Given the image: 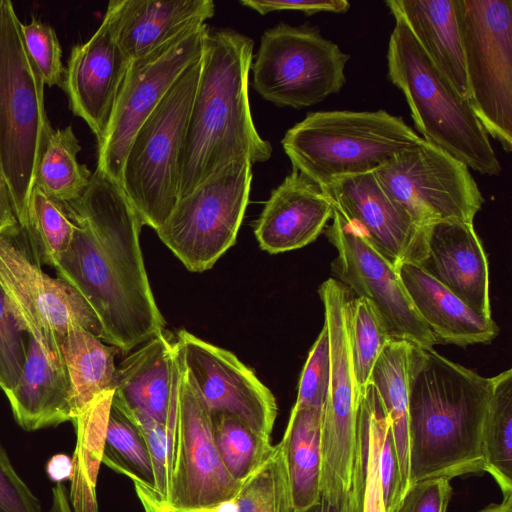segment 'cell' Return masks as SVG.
Instances as JSON below:
<instances>
[{
  "mask_svg": "<svg viewBox=\"0 0 512 512\" xmlns=\"http://www.w3.org/2000/svg\"><path fill=\"white\" fill-rule=\"evenodd\" d=\"M62 204L74 232L54 269L95 311L101 340L128 353L165 327L141 252L143 224L121 187L97 169L83 195Z\"/></svg>",
  "mask_w": 512,
  "mask_h": 512,
  "instance_id": "6da1fadb",
  "label": "cell"
},
{
  "mask_svg": "<svg viewBox=\"0 0 512 512\" xmlns=\"http://www.w3.org/2000/svg\"><path fill=\"white\" fill-rule=\"evenodd\" d=\"M407 380L408 487L429 478L484 472L482 429L493 377H483L433 347L409 344Z\"/></svg>",
  "mask_w": 512,
  "mask_h": 512,
  "instance_id": "7a4b0ae2",
  "label": "cell"
},
{
  "mask_svg": "<svg viewBox=\"0 0 512 512\" xmlns=\"http://www.w3.org/2000/svg\"><path fill=\"white\" fill-rule=\"evenodd\" d=\"M252 38L231 28L209 30L180 155L179 198L220 168L265 162L272 146L257 132L249 103Z\"/></svg>",
  "mask_w": 512,
  "mask_h": 512,
  "instance_id": "3957f363",
  "label": "cell"
},
{
  "mask_svg": "<svg viewBox=\"0 0 512 512\" xmlns=\"http://www.w3.org/2000/svg\"><path fill=\"white\" fill-rule=\"evenodd\" d=\"M392 15L387 74L403 93L422 139L482 175H499L502 168L489 135L469 101L433 63L406 22Z\"/></svg>",
  "mask_w": 512,
  "mask_h": 512,
  "instance_id": "277c9868",
  "label": "cell"
},
{
  "mask_svg": "<svg viewBox=\"0 0 512 512\" xmlns=\"http://www.w3.org/2000/svg\"><path fill=\"white\" fill-rule=\"evenodd\" d=\"M10 0L0 1V181L21 226L53 130L44 82L25 46Z\"/></svg>",
  "mask_w": 512,
  "mask_h": 512,
  "instance_id": "5b68a950",
  "label": "cell"
},
{
  "mask_svg": "<svg viewBox=\"0 0 512 512\" xmlns=\"http://www.w3.org/2000/svg\"><path fill=\"white\" fill-rule=\"evenodd\" d=\"M423 139L385 110L316 111L288 129L281 140L296 170L321 188L375 171L396 153Z\"/></svg>",
  "mask_w": 512,
  "mask_h": 512,
  "instance_id": "8992f818",
  "label": "cell"
},
{
  "mask_svg": "<svg viewBox=\"0 0 512 512\" xmlns=\"http://www.w3.org/2000/svg\"><path fill=\"white\" fill-rule=\"evenodd\" d=\"M200 59L183 71L140 125L124 159L120 187L142 224L155 231L179 199L180 155Z\"/></svg>",
  "mask_w": 512,
  "mask_h": 512,
  "instance_id": "52a82bcc",
  "label": "cell"
},
{
  "mask_svg": "<svg viewBox=\"0 0 512 512\" xmlns=\"http://www.w3.org/2000/svg\"><path fill=\"white\" fill-rule=\"evenodd\" d=\"M349 59L317 26L280 22L261 36L250 67L253 87L278 107L312 106L340 92Z\"/></svg>",
  "mask_w": 512,
  "mask_h": 512,
  "instance_id": "ba28073f",
  "label": "cell"
},
{
  "mask_svg": "<svg viewBox=\"0 0 512 512\" xmlns=\"http://www.w3.org/2000/svg\"><path fill=\"white\" fill-rule=\"evenodd\" d=\"M468 101L489 136L512 150V1L456 0Z\"/></svg>",
  "mask_w": 512,
  "mask_h": 512,
  "instance_id": "9c48e42d",
  "label": "cell"
},
{
  "mask_svg": "<svg viewBox=\"0 0 512 512\" xmlns=\"http://www.w3.org/2000/svg\"><path fill=\"white\" fill-rule=\"evenodd\" d=\"M252 166L238 161L220 168L180 197L156 230L189 271L210 269L235 243L249 202Z\"/></svg>",
  "mask_w": 512,
  "mask_h": 512,
  "instance_id": "30bf717a",
  "label": "cell"
},
{
  "mask_svg": "<svg viewBox=\"0 0 512 512\" xmlns=\"http://www.w3.org/2000/svg\"><path fill=\"white\" fill-rule=\"evenodd\" d=\"M330 342V383L321 431L320 499L338 506L348 498L356 452L358 395L349 346L353 293L335 278L319 288Z\"/></svg>",
  "mask_w": 512,
  "mask_h": 512,
  "instance_id": "8fae6325",
  "label": "cell"
},
{
  "mask_svg": "<svg viewBox=\"0 0 512 512\" xmlns=\"http://www.w3.org/2000/svg\"><path fill=\"white\" fill-rule=\"evenodd\" d=\"M374 173L420 229L442 221L473 223L484 203L469 168L424 140L396 153Z\"/></svg>",
  "mask_w": 512,
  "mask_h": 512,
  "instance_id": "7c38bea8",
  "label": "cell"
},
{
  "mask_svg": "<svg viewBox=\"0 0 512 512\" xmlns=\"http://www.w3.org/2000/svg\"><path fill=\"white\" fill-rule=\"evenodd\" d=\"M209 28L194 24L131 61L102 141L96 169L120 186L124 159L134 134L177 78L201 58Z\"/></svg>",
  "mask_w": 512,
  "mask_h": 512,
  "instance_id": "4fadbf2b",
  "label": "cell"
},
{
  "mask_svg": "<svg viewBox=\"0 0 512 512\" xmlns=\"http://www.w3.org/2000/svg\"><path fill=\"white\" fill-rule=\"evenodd\" d=\"M0 234V288L21 328L51 357L71 324L102 338L103 327L86 299L69 283L46 274L13 241Z\"/></svg>",
  "mask_w": 512,
  "mask_h": 512,
  "instance_id": "5bb4252c",
  "label": "cell"
},
{
  "mask_svg": "<svg viewBox=\"0 0 512 512\" xmlns=\"http://www.w3.org/2000/svg\"><path fill=\"white\" fill-rule=\"evenodd\" d=\"M179 364L171 512H219L235 500L242 483L223 465L214 442L211 415L180 358Z\"/></svg>",
  "mask_w": 512,
  "mask_h": 512,
  "instance_id": "9a60e30c",
  "label": "cell"
},
{
  "mask_svg": "<svg viewBox=\"0 0 512 512\" xmlns=\"http://www.w3.org/2000/svg\"><path fill=\"white\" fill-rule=\"evenodd\" d=\"M325 234L337 251L332 262L336 280L373 304L392 339L421 347L438 344L411 303L396 266L356 225L333 208Z\"/></svg>",
  "mask_w": 512,
  "mask_h": 512,
  "instance_id": "2e32d148",
  "label": "cell"
},
{
  "mask_svg": "<svg viewBox=\"0 0 512 512\" xmlns=\"http://www.w3.org/2000/svg\"><path fill=\"white\" fill-rule=\"evenodd\" d=\"M175 343L181 363L210 415H231L271 437L276 399L251 369L232 352L186 330L177 332Z\"/></svg>",
  "mask_w": 512,
  "mask_h": 512,
  "instance_id": "e0dca14e",
  "label": "cell"
},
{
  "mask_svg": "<svg viewBox=\"0 0 512 512\" xmlns=\"http://www.w3.org/2000/svg\"><path fill=\"white\" fill-rule=\"evenodd\" d=\"M334 209L356 225L396 267L419 264L425 254L424 229L385 193L374 171L348 176L322 187Z\"/></svg>",
  "mask_w": 512,
  "mask_h": 512,
  "instance_id": "ac0fdd59",
  "label": "cell"
},
{
  "mask_svg": "<svg viewBox=\"0 0 512 512\" xmlns=\"http://www.w3.org/2000/svg\"><path fill=\"white\" fill-rule=\"evenodd\" d=\"M130 63L107 13L95 33L70 51L62 88L71 111L86 122L98 144L108 127Z\"/></svg>",
  "mask_w": 512,
  "mask_h": 512,
  "instance_id": "d6986e66",
  "label": "cell"
},
{
  "mask_svg": "<svg viewBox=\"0 0 512 512\" xmlns=\"http://www.w3.org/2000/svg\"><path fill=\"white\" fill-rule=\"evenodd\" d=\"M163 330L132 354L116 370L112 405L168 424L177 420L180 364L175 339Z\"/></svg>",
  "mask_w": 512,
  "mask_h": 512,
  "instance_id": "ffe728a7",
  "label": "cell"
},
{
  "mask_svg": "<svg viewBox=\"0 0 512 512\" xmlns=\"http://www.w3.org/2000/svg\"><path fill=\"white\" fill-rule=\"evenodd\" d=\"M418 264L478 314L491 317L489 265L473 223L442 221L424 229Z\"/></svg>",
  "mask_w": 512,
  "mask_h": 512,
  "instance_id": "44dd1931",
  "label": "cell"
},
{
  "mask_svg": "<svg viewBox=\"0 0 512 512\" xmlns=\"http://www.w3.org/2000/svg\"><path fill=\"white\" fill-rule=\"evenodd\" d=\"M333 206L321 187L293 170L271 191L255 223L261 249L277 254L302 248L324 230Z\"/></svg>",
  "mask_w": 512,
  "mask_h": 512,
  "instance_id": "7402d4cb",
  "label": "cell"
},
{
  "mask_svg": "<svg viewBox=\"0 0 512 512\" xmlns=\"http://www.w3.org/2000/svg\"><path fill=\"white\" fill-rule=\"evenodd\" d=\"M106 13L130 61L161 46L186 28L215 14L212 0H111Z\"/></svg>",
  "mask_w": 512,
  "mask_h": 512,
  "instance_id": "603a6c76",
  "label": "cell"
},
{
  "mask_svg": "<svg viewBox=\"0 0 512 512\" xmlns=\"http://www.w3.org/2000/svg\"><path fill=\"white\" fill-rule=\"evenodd\" d=\"M396 269L416 312L438 344L466 347L488 344L497 337L499 328L491 317L475 312L421 266L406 261Z\"/></svg>",
  "mask_w": 512,
  "mask_h": 512,
  "instance_id": "cb8c5ba5",
  "label": "cell"
},
{
  "mask_svg": "<svg viewBox=\"0 0 512 512\" xmlns=\"http://www.w3.org/2000/svg\"><path fill=\"white\" fill-rule=\"evenodd\" d=\"M5 395L15 421L25 431L73 420L63 360L49 356L30 336L21 377Z\"/></svg>",
  "mask_w": 512,
  "mask_h": 512,
  "instance_id": "d4e9b609",
  "label": "cell"
},
{
  "mask_svg": "<svg viewBox=\"0 0 512 512\" xmlns=\"http://www.w3.org/2000/svg\"><path fill=\"white\" fill-rule=\"evenodd\" d=\"M385 4L406 22L433 63L468 100L456 0H389Z\"/></svg>",
  "mask_w": 512,
  "mask_h": 512,
  "instance_id": "484cf974",
  "label": "cell"
},
{
  "mask_svg": "<svg viewBox=\"0 0 512 512\" xmlns=\"http://www.w3.org/2000/svg\"><path fill=\"white\" fill-rule=\"evenodd\" d=\"M323 410L293 406L280 442L286 459L294 512H304L320 501Z\"/></svg>",
  "mask_w": 512,
  "mask_h": 512,
  "instance_id": "4316f807",
  "label": "cell"
},
{
  "mask_svg": "<svg viewBox=\"0 0 512 512\" xmlns=\"http://www.w3.org/2000/svg\"><path fill=\"white\" fill-rule=\"evenodd\" d=\"M118 351L79 324L68 327L61 342V354L73 420L99 394L111 389Z\"/></svg>",
  "mask_w": 512,
  "mask_h": 512,
  "instance_id": "83f0119b",
  "label": "cell"
},
{
  "mask_svg": "<svg viewBox=\"0 0 512 512\" xmlns=\"http://www.w3.org/2000/svg\"><path fill=\"white\" fill-rule=\"evenodd\" d=\"M113 394V389L102 392L72 421L76 431V446L68 492L74 512H98L97 479Z\"/></svg>",
  "mask_w": 512,
  "mask_h": 512,
  "instance_id": "f1b7e54d",
  "label": "cell"
},
{
  "mask_svg": "<svg viewBox=\"0 0 512 512\" xmlns=\"http://www.w3.org/2000/svg\"><path fill=\"white\" fill-rule=\"evenodd\" d=\"M408 346L409 343L405 341L391 339L375 362L369 382L375 387L390 420L402 496L408 488L409 476Z\"/></svg>",
  "mask_w": 512,
  "mask_h": 512,
  "instance_id": "f546056e",
  "label": "cell"
},
{
  "mask_svg": "<svg viewBox=\"0 0 512 512\" xmlns=\"http://www.w3.org/2000/svg\"><path fill=\"white\" fill-rule=\"evenodd\" d=\"M102 463L131 479L145 512H157L154 473L146 443L138 429L112 404Z\"/></svg>",
  "mask_w": 512,
  "mask_h": 512,
  "instance_id": "4dcf8cb0",
  "label": "cell"
},
{
  "mask_svg": "<svg viewBox=\"0 0 512 512\" xmlns=\"http://www.w3.org/2000/svg\"><path fill=\"white\" fill-rule=\"evenodd\" d=\"M80 150L72 126L53 129L39 163L35 187L60 203L79 199L92 177L87 166L77 160Z\"/></svg>",
  "mask_w": 512,
  "mask_h": 512,
  "instance_id": "1f68e13d",
  "label": "cell"
},
{
  "mask_svg": "<svg viewBox=\"0 0 512 512\" xmlns=\"http://www.w3.org/2000/svg\"><path fill=\"white\" fill-rule=\"evenodd\" d=\"M484 472L503 495L512 493V370L493 377V388L482 429Z\"/></svg>",
  "mask_w": 512,
  "mask_h": 512,
  "instance_id": "d6a6232c",
  "label": "cell"
},
{
  "mask_svg": "<svg viewBox=\"0 0 512 512\" xmlns=\"http://www.w3.org/2000/svg\"><path fill=\"white\" fill-rule=\"evenodd\" d=\"M21 229L34 249L36 262L55 268L70 245L74 224L62 203L34 187Z\"/></svg>",
  "mask_w": 512,
  "mask_h": 512,
  "instance_id": "836d02e7",
  "label": "cell"
},
{
  "mask_svg": "<svg viewBox=\"0 0 512 512\" xmlns=\"http://www.w3.org/2000/svg\"><path fill=\"white\" fill-rule=\"evenodd\" d=\"M213 437L229 474L239 483L246 481L273 451L271 437L252 430L228 414L211 415Z\"/></svg>",
  "mask_w": 512,
  "mask_h": 512,
  "instance_id": "e575fe53",
  "label": "cell"
},
{
  "mask_svg": "<svg viewBox=\"0 0 512 512\" xmlns=\"http://www.w3.org/2000/svg\"><path fill=\"white\" fill-rule=\"evenodd\" d=\"M391 339L373 304L364 297H354L349 316V346L358 398L369 384L375 362Z\"/></svg>",
  "mask_w": 512,
  "mask_h": 512,
  "instance_id": "d590c367",
  "label": "cell"
},
{
  "mask_svg": "<svg viewBox=\"0 0 512 512\" xmlns=\"http://www.w3.org/2000/svg\"><path fill=\"white\" fill-rule=\"evenodd\" d=\"M234 512H291L288 470L281 443L242 483L233 501Z\"/></svg>",
  "mask_w": 512,
  "mask_h": 512,
  "instance_id": "8d00e7d4",
  "label": "cell"
},
{
  "mask_svg": "<svg viewBox=\"0 0 512 512\" xmlns=\"http://www.w3.org/2000/svg\"><path fill=\"white\" fill-rule=\"evenodd\" d=\"M330 342L323 325L301 372L294 407L324 409L330 383Z\"/></svg>",
  "mask_w": 512,
  "mask_h": 512,
  "instance_id": "74e56055",
  "label": "cell"
},
{
  "mask_svg": "<svg viewBox=\"0 0 512 512\" xmlns=\"http://www.w3.org/2000/svg\"><path fill=\"white\" fill-rule=\"evenodd\" d=\"M21 30L27 51L44 84L62 88L66 68L62 63V50L55 30L35 17L29 23H22Z\"/></svg>",
  "mask_w": 512,
  "mask_h": 512,
  "instance_id": "f35d334b",
  "label": "cell"
},
{
  "mask_svg": "<svg viewBox=\"0 0 512 512\" xmlns=\"http://www.w3.org/2000/svg\"><path fill=\"white\" fill-rule=\"evenodd\" d=\"M24 333L0 288V389L4 394L17 384L23 371Z\"/></svg>",
  "mask_w": 512,
  "mask_h": 512,
  "instance_id": "ab89813d",
  "label": "cell"
},
{
  "mask_svg": "<svg viewBox=\"0 0 512 512\" xmlns=\"http://www.w3.org/2000/svg\"><path fill=\"white\" fill-rule=\"evenodd\" d=\"M0 512H42L40 501L18 475L1 443Z\"/></svg>",
  "mask_w": 512,
  "mask_h": 512,
  "instance_id": "60d3db41",
  "label": "cell"
},
{
  "mask_svg": "<svg viewBox=\"0 0 512 512\" xmlns=\"http://www.w3.org/2000/svg\"><path fill=\"white\" fill-rule=\"evenodd\" d=\"M451 495L450 479L421 480L408 487L395 512H446Z\"/></svg>",
  "mask_w": 512,
  "mask_h": 512,
  "instance_id": "b9f144b4",
  "label": "cell"
},
{
  "mask_svg": "<svg viewBox=\"0 0 512 512\" xmlns=\"http://www.w3.org/2000/svg\"><path fill=\"white\" fill-rule=\"evenodd\" d=\"M379 475L385 512H395L402 497V487L390 424L385 430L380 447Z\"/></svg>",
  "mask_w": 512,
  "mask_h": 512,
  "instance_id": "7bdbcfd3",
  "label": "cell"
},
{
  "mask_svg": "<svg viewBox=\"0 0 512 512\" xmlns=\"http://www.w3.org/2000/svg\"><path fill=\"white\" fill-rule=\"evenodd\" d=\"M240 4L261 15L273 11L293 10L303 12L307 16L319 12L346 13L351 6L346 0H241Z\"/></svg>",
  "mask_w": 512,
  "mask_h": 512,
  "instance_id": "ee69618b",
  "label": "cell"
},
{
  "mask_svg": "<svg viewBox=\"0 0 512 512\" xmlns=\"http://www.w3.org/2000/svg\"><path fill=\"white\" fill-rule=\"evenodd\" d=\"M21 233L11 200L3 183L0 181V234L16 237Z\"/></svg>",
  "mask_w": 512,
  "mask_h": 512,
  "instance_id": "f6af8a7d",
  "label": "cell"
},
{
  "mask_svg": "<svg viewBox=\"0 0 512 512\" xmlns=\"http://www.w3.org/2000/svg\"><path fill=\"white\" fill-rule=\"evenodd\" d=\"M45 471L49 480L56 484L70 481L73 474L72 457L65 453L52 455L46 462Z\"/></svg>",
  "mask_w": 512,
  "mask_h": 512,
  "instance_id": "bcb514c9",
  "label": "cell"
},
{
  "mask_svg": "<svg viewBox=\"0 0 512 512\" xmlns=\"http://www.w3.org/2000/svg\"><path fill=\"white\" fill-rule=\"evenodd\" d=\"M49 512H74L69 500V492L63 483L56 484L51 491Z\"/></svg>",
  "mask_w": 512,
  "mask_h": 512,
  "instance_id": "7dc6e473",
  "label": "cell"
},
{
  "mask_svg": "<svg viewBox=\"0 0 512 512\" xmlns=\"http://www.w3.org/2000/svg\"><path fill=\"white\" fill-rule=\"evenodd\" d=\"M364 487L361 483H352L349 490L350 512H362Z\"/></svg>",
  "mask_w": 512,
  "mask_h": 512,
  "instance_id": "c3c4849f",
  "label": "cell"
},
{
  "mask_svg": "<svg viewBox=\"0 0 512 512\" xmlns=\"http://www.w3.org/2000/svg\"><path fill=\"white\" fill-rule=\"evenodd\" d=\"M291 512H294L293 510ZM304 512H350L349 494L347 500L341 505H329L326 502L320 501Z\"/></svg>",
  "mask_w": 512,
  "mask_h": 512,
  "instance_id": "681fc988",
  "label": "cell"
},
{
  "mask_svg": "<svg viewBox=\"0 0 512 512\" xmlns=\"http://www.w3.org/2000/svg\"><path fill=\"white\" fill-rule=\"evenodd\" d=\"M479 512H512V493L503 495L500 503H492Z\"/></svg>",
  "mask_w": 512,
  "mask_h": 512,
  "instance_id": "f907efd6",
  "label": "cell"
},
{
  "mask_svg": "<svg viewBox=\"0 0 512 512\" xmlns=\"http://www.w3.org/2000/svg\"><path fill=\"white\" fill-rule=\"evenodd\" d=\"M1 1V0H0Z\"/></svg>",
  "mask_w": 512,
  "mask_h": 512,
  "instance_id": "816d5d0a",
  "label": "cell"
}]
</instances>
